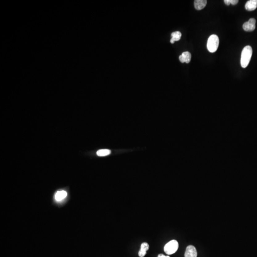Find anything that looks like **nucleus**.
<instances>
[{
	"label": "nucleus",
	"mask_w": 257,
	"mask_h": 257,
	"mask_svg": "<svg viewBox=\"0 0 257 257\" xmlns=\"http://www.w3.org/2000/svg\"><path fill=\"white\" fill-rule=\"evenodd\" d=\"M252 55V49L250 45L245 46L243 49L241 55V64L242 67L248 66Z\"/></svg>",
	"instance_id": "1"
},
{
	"label": "nucleus",
	"mask_w": 257,
	"mask_h": 257,
	"mask_svg": "<svg viewBox=\"0 0 257 257\" xmlns=\"http://www.w3.org/2000/svg\"><path fill=\"white\" fill-rule=\"evenodd\" d=\"M219 39L216 35H211L209 38L207 42V49L210 52H214L219 47Z\"/></svg>",
	"instance_id": "2"
},
{
	"label": "nucleus",
	"mask_w": 257,
	"mask_h": 257,
	"mask_svg": "<svg viewBox=\"0 0 257 257\" xmlns=\"http://www.w3.org/2000/svg\"><path fill=\"white\" fill-rule=\"evenodd\" d=\"M179 248V243L176 240H172L167 243L164 247V251L167 255H172L177 251Z\"/></svg>",
	"instance_id": "3"
},
{
	"label": "nucleus",
	"mask_w": 257,
	"mask_h": 257,
	"mask_svg": "<svg viewBox=\"0 0 257 257\" xmlns=\"http://www.w3.org/2000/svg\"><path fill=\"white\" fill-rule=\"evenodd\" d=\"M256 20L254 18H251L249 21L245 22L243 25V28L245 31H252L256 28Z\"/></svg>",
	"instance_id": "4"
},
{
	"label": "nucleus",
	"mask_w": 257,
	"mask_h": 257,
	"mask_svg": "<svg viewBox=\"0 0 257 257\" xmlns=\"http://www.w3.org/2000/svg\"><path fill=\"white\" fill-rule=\"evenodd\" d=\"M185 257H197V251L194 246L189 245L187 247L185 252Z\"/></svg>",
	"instance_id": "5"
},
{
	"label": "nucleus",
	"mask_w": 257,
	"mask_h": 257,
	"mask_svg": "<svg viewBox=\"0 0 257 257\" xmlns=\"http://www.w3.org/2000/svg\"><path fill=\"white\" fill-rule=\"evenodd\" d=\"M191 58H192V55H191V53L189 52H185L180 56L179 59L181 63H186L187 64H189L191 61Z\"/></svg>",
	"instance_id": "6"
},
{
	"label": "nucleus",
	"mask_w": 257,
	"mask_h": 257,
	"mask_svg": "<svg viewBox=\"0 0 257 257\" xmlns=\"http://www.w3.org/2000/svg\"><path fill=\"white\" fill-rule=\"evenodd\" d=\"M246 10L249 11L255 10L257 7V0L248 1L245 6Z\"/></svg>",
	"instance_id": "7"
},
{
	"label": "nucleus",
	"mask_w": 257,
	"mask_h": 257,
	"mask_svg": "<svg viewBox=\"0 0 257 257\" xmlns=\"http://www.w3.org/2000/svg\"><path fill=\"white\" fill-rule=\"evenodd\" d=\"M149 245L147 243H143L141 245V250L139 251V257H144L147 253V251L149 250Z\"/></svg>",
	"instance_id": "8"
},
{
	"label": "nucleus",
	"mask_w": 257,
	"mask_h": 257,
	"mask_svg": "<svg viewBox=\"0 0 257 257\" xmlns=\"http://www.w3.org/2000/svg\"><path fill=\"white\" fill-rule=\"evenodd\" d=\"M207 1L206 0H195L194 1V6L197 10L203 9L206 6Z\"/></svg>",
	"instance_id": "9"
},
{
	"label": "nucleus",
	"mask_w": 257,
	"mask_h": 257,
	"mask_svg": "<svg viewBox=\"0 0 257 257\" xmlns=\"http://www.w3.org/2000/svg\"><path fill=\"white\" fill-rule=\"evenodd\" d=\"M67 196V193L64 191H59L55 195V199L57 201H61Z\"/></svg>",
	"instance_id": "10"
},
{
	"label": "nucleus",
	"mask_w": 257,
	"mask_h": 257,
	"mask_svg": "<svg viewBox=\"0 0 257 257\" xmlns=\"http://www.w3.org/2000/svg\"><path fill=\"white\" fill-rule=\"evenodd\" d=\"M172 38L171 39V43L172 44H174V42L176 41H179L181 37V33L180 31H177L172 32L171 35Z\"/></svg>",
	"instance_id": "11"
},
{
	"label": "nucleus",
	"mask_w": 257,
	"mask_h": 257,
	"mask_svg": "<svg viewBox=\"0 0 257 257\" xmlns=\"http://www.w3.org/2000/svg\"><path fill=\"white\" fill-rule=\"evenodd\" d=\"M111 153L110 150H108V149H102V150H100L97 151V155L99 156H107L109 155Z\"/></svg>",
	"instance_id": "12"
},
{
	"label": "nucleus",
	"mask_w": 257,
	"mask_h": 257,
	"mask_svg": "<svg viewBox=\"0 0 257 257\" xmlns=\"http://www.w3.org/2000/svg\"><path fill=\"white\" fill-rule=\"evenodd\" d=\"M224 3L227 5H230V4L232 5H236L238 3V0H224Z\"/></svg>",
	"instance_id": "13"
},
{
	"label": "nucleus",
	"mask_w": 257,
	"mask_h": 257,
	"mask_svg": "<svg viewBox=\"0 0 257 257\" xmlns=\"http://www.w3.org/2000/svg\"><path fill=\"white\" fill-rule=\"evenodd\" d=\"M158 257H170L169 256H165L163 254H159Z\"/></svg>",
	"instance_id": "14"
}]
</instances>
